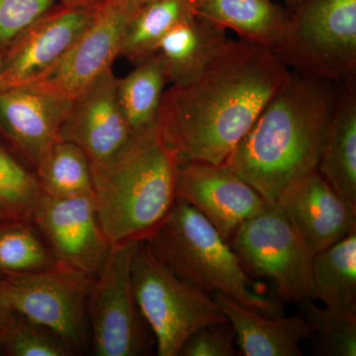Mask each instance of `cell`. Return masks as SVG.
Returning <instances> with one entry per match:
<instances>
[{
    "label": "cell",
    "instance_id": "obj_1",
    "mask_svg": "<svg viewBox=\"0 0 356 356\" xmlns=\"http://www.w3.org/2000/svg\"><path fill=\"white\" fill-rule=\"evenodd\" d=\"M290 72L273 51L229 40L197 76L172 84L156 125L178 165H222Z\"/></svg>",
    "mask_w": 356,
    "mask_h": 356
},
{
    "label": "cell",
    "instance_id": "obj_2",
    "mask_svg": "<svg viewBox=\"0 0 356 356\" xmlns=\"http://www.w3.org/2000/svg\"><path fill=\"white\" fill-rule=\"evenodd\" d=\"M332 81L290 72L222 165L266 199L317 170L336 102Z\"/></svg>",
    "mask_w": 356,
    "mask_h": 356
},
{
    "label": "cell",
    "instance_id": "obj_3",
    "mask_svg": "<svg viewBox=\"0 0 356 356\" xmlns=\"http://www.w3.org/2000/svg\"><path fill=\"white\" fill-rule=\"evenodd\" d=\"M177 168L156 124L114 159L90 163L96 212L109 245L153 235L177 201Z\"/></svg>",
    "mask_w": 356,
    "mask_h": 356
},
{
    "label": "cell",
    "instance_id": "obj_4",
    "mask_svg": "<svg viewBox=\"0 0 356 356\" xmlns=\"http://www.w3.org/2000/svg\"><path fill=\"white\" fill-rule=\"evenodd\" d=\"M146 240L178 276L204 291L222 293L268 317L283 315L275 300L257 290L228 241L185 201L177 199Z\"/></svg>",
    "mask_w": 356,
    "mask_h": 356
},
{
    "label": "cell",
    "instance_id": "obj_5",
    "mask_svg": "<svg viewBox=\"0 0 356 356\" xmlns=\"http://www.w3.org/2000/svg\"><path fill=\"white\" fill-rule=\"evenodd\" d=\"M131 275L136 302L159 356L179 355L194 332L228 321L214 297L178 276L147 240L138 242Z\"/></svg>",
    "mask_w": 356,
    "mask_h": 356
},
{
    "label": "cell",
    "instance_id": "obj_6",
    "mask_svg": "<svg viewBox=\"0 0 356 356\" xmlns=\"http://www.w3.org/2000/svg\"><path fill=\"white\" fill-rule=\"evenodd\" d=\"M276 55L293 72L332 83L356 76V0H304Z\"/></svg>",
    "mask_w": 356,
    "mask_h": 356
},
{
    "label": "cell",
    "instance_id": "obj_7",
    "mask_svg": "<svg viewBox=\"0 0 356 356\" xmlns=\"http://www.w3.org/2000/svg\"><path fill=\"white\" fill-rule=\"evenodd\" d=\"M245 270L273 281L282 298L317 300L314 254L276 201L243 222L229 241Z\"/></svg>",
    "mask_w": 356,
    "mask_h": 356
},
{
    "label": "cell",
    "instance_id": "obj_8",
    "mask_svg": "<svg viewBox=\"0 0 356 356\" xmlns=\"http://www.w3.org/2000/svg\"><path fill=\"white\" fill-rule=\"evenodd\" d=\"M138 242L110 245L91 280L86 305L96 355H140L149 348L147 325L136 302L131 275Z\"/></svg>",
    "mask_w": 356,
    "mask_h": 356
},
{
    "label": "cell",
    "instance_id": "obj_9",
    "mask_svg": "<svg viewBox=\"0 0 356 356\" xmlns=\"http://www.w3.org/2000/svg\"><path fill=\"white\" fill-rule=\"evenodd\" d=\"M93 277L56 266L10 274L0 281V305L46 329L70 346L84 336V311Z\"/></svg>",
    "mask_w": 356,
    "mask_h": 356
},
{
    "label": "cell",
    "instance_id": "obj_10",
    "mask_svg": "<svg viewBox=\"0 0 356 356\" xmlns=\"http://www.w3.org/2000/svg\"><path fill=\"white\" fill-rule=\"evenodd\" d=\"M136 7L128 0H106L95 19L53 67L26 84L39 91L74 100L112 70L122 38Z\"/></svg>",
    "mask_w": 356,
    "mask_h": 356
},
{
    "label": "cell",
    "instance_id": "obj_11",
    "mask_svg": "<svg viewBox=\"0 0 356 356\" xmlns=\"http://www.w3.org/2000/svg\"><path fill=\"white\" fill-rule=\"evenodd\" d=\"M31 222L43 235L57 266L95 277L110 245L98 221L93 196L42 194Z\"/></svg>",
    "mask_w": 356,
    "mask_h": 356
},
{
    "label": "cell",
    "instance_id": "obj_12",
    "mask_svg": "<svg viewBox=\"0 0 356 356\" xmlns=\"http://www.w3.org/2000/svg\"><path fill=\"white\" fill-rule=\"evenodd\" d=\"M177 199L199 211L228 242L266 204L254 187L226 165L202 163L178 165Z\"/></svg>",
    "mask_w": 356,
    "mask_h": 356
},
{
    "label": "cell",
    "instance_id": "obj_13",
    "mask_svg": "<svg viewBox=\"0 0 356 356\" xmlns=\"http://www.w3.org/2000/svg\"><path fill=\"white\" fill-rule=\"evenodd\" d=\"M99 6L62 4L37 21L1 54L0 90L32 83L53 67L90 25Z\"/></svg>",
    "mask_w": 356,
    "mask_h": 356
},
{
    "label": "cell",
    "instance_id": "obj_14",
    "mask_svg": "<svg viewBox=\"0 0 356 356\" xmlns=\"http://www.w3.org/2000/svg\"><path fill=\"white\" fill-rule=\"evenodd\" d=\"M117 81L109 70L72 100L58 132V140L77 145L91 163L114 159L136 137L119 106Z\"/></svg>",
    "mask_w": 356,
    "mask_h": 356
},
{
    "label": "cell",
    "instance_id": "obj_15",
    "mask_svg": "<svg viewBox=\"0 0 356 356\" xmlns=\"http://www.w3.org/2000/svg\"><path fill=\"white\" fill-rule=\"evenodd\" d=\"M275 201L314 255L356 227V204L341 197L317 170L293 180Z\"/></svg>",
    "mask_w": 356,
    "mask_h": 356
},
{
    "label": "cell",
    "instance_id": "obj_16",
    "mask_svg": "<svg viewBox=\"0 0 356 356\" xmlns=\"http://www.w3.org/2000/svg\"><path fill=\"white\" fill-rule=\"evenodd\" d=\"M72 100L28 86L0 90V132L36 170L72 107Z\"/></svg>",
    "mask_w": 356,
    "mask_h": 356
},
{
    "label": "cell",
    "instance_id": "obj_17",
    "mask_svg": "<svg viewBox=\"0 0 356 356\" xmlns=\"http://www.w3.org/2000/svg\"><path fill=\"white\" fill-rule=\"evenodd\" d=\"M213 297L233 327L241 355H302L301 343L312 334L306 318L268 317L222 293H213Z\"/></svg>",
    "mask_w": 356,
    "mask_h": 356
},
{
    "label": "cell",
    "instance_id": "obj_18",
    "mask_svg": "<svg viewBox=\"0 0 356 356\" xmlns=\"http://www.w3.org/2000/svg\"><path fill=\"white\" fill-rule=\"evenodd\" d=\"M192 9L274 54L284 47L291 30L292 13L271 0H192Z\"/></svg>",
    "mask_w": 356,
    "mask_h": 356
},
{
    "label": "cell",
    "instance_id": "obj_19",
    "mask_svg": "<svg viewBox=\"0 0 356 356\" xmlns=\"http://www.w3.org/2000/svg\"><path fill=\"white\" fill-rule=\"evenodd\" d=\"M339 83L317 170L341 197L356 204V76Z\"/></svg>",
    "mask_w": 356,
    "mask_h": 356
},
{
    "label": "cell",
    "instance_id": "obj_20",
    "mask_svg": "<svg viewBox=\"0 0 356 356\" xmlns=\"http://www.w3.org/2000/svg\"><path fill=\"white\" fill-rule=\"evenodd\" d=\"M229 40L227 29L193 13L166 33L156 54L168 81L184 83L201 74Z\"/></svg>",
    "mask_w": 356,
    "mask_h": 356
},
{
    "label": "cell",
    "instance_id": "obj_21",
    "mask_svg": "<svg viewBox=\"0 0 356 356\" xmlns=\"http://www.w3.org/2000/svg\"><path fill=\"white\" fill-rule=\"evenodd\" d=\"M317 300L343 317L356 318V227L341 241L314 255Z\"/></svg>",
    "mask_w": 356,
    "mask_h": 356
},
{
    "label": "cell",
    "instance_id": "obj_22",
    "mask_svg": "<svg viewBox=\"0 0 356 356\" xmlns=\"http://www.w3.org/2000/svg\"><path fill=\"white\" fill-rule=\"evenodd\" d=\"M166 83L165 65L156 54L117 81L119 106L134 136L156 125Z\"/></svg>",
    "mask_w": 356,
    "mask_h": 356
},
{
    "label": "cell",
    "instance_id": "obj_23",
    "mask_svg": "<svg viewBox=\"0 0 356 356\" xmlns=\"http://www.w3.org/2000/svg\"><path fill=\"white\" fill-rule=\"evenodd\" d=\"M191 13L192 0H149L140 4L124 32L119 57L138 64L151 58L166 33Z\"/></svg>",
    "mask_w": 356,
    "mask_h": 356
},
{
    "label": "cell",
    "instance_id": "obj_24",
    "mask_svg": "<svg viewBox=\"0 0 356 356\" xmlns=\"http://www.w3.org/2000/svg\"><path fill=\"white\" fill-rule=\"evenodd\" d=\"M36 175L47 195L93 196L90 161L74 143L56 140L37 166Z\"/></svg>",
    "mask_w": 356,
    "mask_h": 356
},
{
    "label": "cell",
    "instance_id": "obj_25",
    "mask_svg": "<svg viewBox=\"0 0 356 356\" xmlns=\"http://www.w3.org/2000/svg\"><path fill=\"white\" fill-rule=\"evenodd\" d=\"M27 222L0 229V270L22 274L57 266L38 229Z\"/></svg>",
    "mask_w": 356,
    "mask_h": 356
},
{
    "label": "cell",
    "instance_id": "obj_26",
    "mask_svg": "<svg viewBox=\"0 0 356 356\" xmlns=\"http://www.w3.org/2000/svg\"><path fill=\"white\" fill-rule=\"evenodd\" d=\"M311 325L312 351L321 356L356 355V318L343 317L312 300L300 302Z\"/></svg>",
    "mask_w": 356,
    "mask_h": 356
},
{
    "label": "cell",
    "instance_id": "obj_27",
    "mask_svg": "<svg viewBox=\"0 0 356 356\" xmlns=\"http://www.w3.org/2000/svg\"><path fill=\"white\" fill-rule=\"evenodd\" d=\"M43 191L36 175L28 172L0 147V203L15 218L31 221Z\"/></svg>",
    "mask_w": 356,
    "mask_h": 356
},
{
    "label": "cell",
    "instance_id": "obj_28",
    "mask_svg": "<svg viewBox=\"0 0 356 356\" xmlns=\"http://www.w3.org/2000/svg\"><path fill=\"white\" fill-rule=\"evenodd\" d=\"M11 320L3 343L16 356H67L70 348L46 329L25 318Z\"/></svg>",
    "mask_w": 356,
    "mask_h": 356
},
{
    "label": "cell",
    "instance_id": "obj_29",
    "mask_svg": "<svg viewBox=\"0 0 356 356\" xmlns=\"http://www.w3.org/2000/svg\"><path fill=\"white\" fill-rule=\"evenodd\" d=\"M57 3L58 0H0V55Z\"/></svg>",
    "mask_w": 356,
    "mask_h": 356
},
{
    "label": "cell",
    "instance_id": "obj_30",
    "mask_svg": "<svg viewBox=\"0 0 356 356\" xmlns=\"http://www.w3.org/2000/svg\"><path fill=\"white\" fill-rule=\"evenodd\" d=\"M236 336L227 322L217 323L198 330L184 344L180 356H234Z\"/></svg>",
    "mask_w": 356,
    "mask_h": 356
},
{
    "label": "cell",
    "instance_id": "obj_31",
    "mask_svg": "<svg viewBox=\"0 0 356 356\" xmlns=\"http://www.w3.org/2000/svg\"><path fill=\"white\" fill-rule=\"evenodd\" d=\"M13 313L7 311L6 309H4L3 307L0 305V346L3 343L7 327H8L11 320H13Z\"/></svg>",
    "mask_w": 356,
    "mask_h": 356
},
{
    "label": "cell",
    "instance_id": "obj_32",
    "mask_svg": "<svg viewBox=\"0 0 356 356\" xmlns=\"http://www.w3.org/2000/svg\"><path fill=\"white\" fill-rule=\"evenodd\" d=\"M60 4L70 6L97 7L106 0H58Z\"/></svg>",
    "mask_w": 356,
    "mask_h": 356
},
{
    "label": "cell",
    "instance_id": "obj_33",
    "mask_svg": "<svg viewBox=\"0 0 356 356\" xmlns=\"http://www.w3.org/2000/svg\"><path fill=\"white\" fill-rule=\"evenodd\" d=\"M6 216H13V213L10 212L3 204L0 203V219Z\"/></svg>",
    "mask_w": 356,
    "mask_h": 356
},
{
    "label": "cell",
    "instance_id": "obj_34",
    "mask_svg": "<svg viewBox=\"0 0 356 356\" xmlns=\"http://www.w3.org/2000/svg\"><path fill=\"white\" fill-rule=\"evenodd\" d=\"M147 1H149V0H131V2H132L133 6L135 7L140 6V4L145 3V2Z\"/></svg>",
    "mask_w": 356,
    "mask_h": 356
},
{
    "label": "cell",
    "instance_id": "obj_35",
    "mask_svg": "<svg viewBox=\"0 0 356 356\" xmlns=\"http://www.w3.org/2000/svg\"><path fill=\"white\" fill-rule=\"evenodd\" d=\"M285 1H287L288 3H291L293 6H296L297 4H299L300 2L304 1V0H285Z\"/></svg>",
    "mask_w": 356,
    "mask_h": 356
},
{
    "label": "cell",
    "instance_id": "obj_36",
    "mask_svg": "<svg viewBox=\"0 0 356 356\" xmlns=\"http://www.w3.org/2000/svg\"><path fill=\"white\" fill-rule=\"evenodd\" d=\"M0 81H1V55H0Z\"/></svg>",
    "mask_w": 356,
    "mask_h": 356
},
{
    "label": "cell",
    "instance_id": "obj_37",
    "mask_svg": "<svg viewBox=\"0 0 356 356\" xmlns=\"http://www.w3.org/2000/svg\"><path fill=\"white\" fill-rule=\"evenodd\" d=\"M128 1H131V0H128Z\"/></svg>",
    "mask_w": 356,
    "mask_h": 356
}]
</instances>
